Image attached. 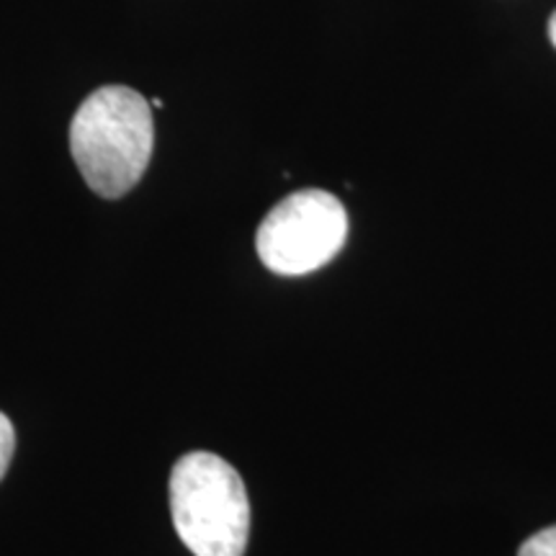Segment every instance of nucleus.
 I'll use <instances>...</instances> for the list:
<instances>
[{"mask_svg": "<svg viewBox=\"0 0 556 556\" xmlns=\"http://www.w3.org/2000/svg\"><path fill=\"white\" fill-rule=\"evenodd\" d=\"M155 144L150 103L127 86L88 96L70 124V152L90 191L122 199L148 170Z\"/></svg>", "mask_w": 556, "mask_h": 556, "instance_id": "f257e3e1", "label": "nucleus"}, {"mask_svg": "<svg viewBox=\"0 0 556 556\" xmlns=\"http://www.w3.org/2000/svg\"><path fill=\"white\" fill-rule=\"evenodd\" d=\"M518 556H556V526H548L520 546Z\"/></svg>", "mask_w": 556, "mask_h": 556, "instance_id": "20e7f679", "label": "nucleus"}, {"mask_svg": "<svg viewBox=\"0 0 556 556\" xmlns=\"http://www.w3.org/2000/svg\"><path fill=\"white\" fill-rule=\"evenodd\" d=\"M13 451H16V430H13L9 417L0 413V479L11 467Z\"/></svg>", "mask_w": 556, "mask_h": 556, "instance_id": "39448f33", "label": "nucleus"}, {"mask_svg": "<svg viewBox=\"0 0 556 556\" xmlns=\"http://www.w3.org/2000/svg\"><path fill=\"white\" fill-rule=\"evenodd\" d=\"M348 240V212L323 189L296 191L270 208L255 235L263 266L278 276H304L328 266Z\"/></svg>", "mask_w": 556, "mask_h": 556, "instance_id": "7ed1b4c3", "label": "nucleus"}, {"mask_svg": "<svg viewBox=\"0 0 556 556\" xmlns=\"http://www.w3.org/2000/svg\"><path fill=\"white\" fill-rule=\"evenodd\" d=\"M548 39H552V45L556 47V13L552 16V21H548Z\"/></svg>", "mask_w": 556, "mask_h": 556, "instance_id": "423d86ee", "label": "nucleus"}, {"mask_svg": "<svg viewBox=\"0 0 556 556\" xmlns=\"http://www.w3.org/2000/svg\"><path fill=\"white\" fill-rule=\"evenodd\" d=\"M170 516L193 556H245L250 500L238 469L217 454L193 451L170 471Z\"/></svg>", "mask_w": 556, "mask_h": 556, "instance_id": "f03ea898", "label": "nucleus"}, {"mask_svg": "<svg viewBox=\"0 0 556 556\" xmlns=\"http://www.w3.org/2000/svg\"><path fill=\"white\" fill-rule=\"evenodd\" d=\"M150 106H155V109H163V101H160V99H152V101H150Z\"/></svg>", "mask_w": 556, "mask_h": 556, "instance_id": "0eeeda50", "label": "nucleus"}]
</instances>
